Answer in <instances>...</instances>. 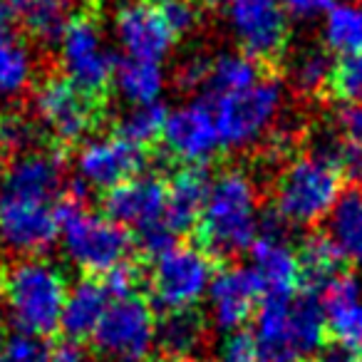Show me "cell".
Here are the masks:
<instances>
[{"label": "cell", "mask_w": 362, "mask_h": 362, "mask_svg": "<svg viewBox=\"0 0 362 362\" xmlns=\"http://www.w3.org/2000/svg\"><path fill=\"white\" fill-rule=\"evenodd\" d=\"M261 209L253 179L241 169L221 171L211 179L199 216V238L209 256L233 258L251 251L261 236Z\"/></svg>", "instance_id": "6da1fadb"}, {"label": "cell", "mask_w": 362, "mask_h": 362, "mask_svg": "<svg viewBox=\"0 0 362 362\" xmlns=\"http://www.w3.org/2000/svg\"><path fill=\"white\" fill-rule=\"evenodd\" d=\"M337 146H317L283 166L273 187V209L281 221L313 226L327 218L342 194V171L335 161Z\"/></svg>", "instance_id": "7a4b0ae2"}, {"label": "cell", "mask_w": 362, "mask_h": 362, "mask_svg": "<svg viewBox=\"0 0 362 362\" xmlns=\"http://www.w3.org/2000/svg\"><path fill=\"white\" fill-rule=\"evenodd\" d=\"M0 298L18 330L50 337L60 330L67 283L60 268L45 258H21L0 276Z\"/></svg>", "instance_id": "3957f363"}, {"label": "cell", "mask_w": 362, "mask_h": 362, "mask_svg": "<svg viewBox=\"0 0 362 362\" xmlns=\"http://www.w3.org/2000/svg\"><path fill=\"white\" fill-rule=\"evenodd\" d=\"M57 241L67 261L90 276H107L124 266L132 253V238L124 226L77 202L60 206Z\"/></svg>", "instance_id": "277c9868"}, {"label": "cell", "mask_w": 362, "mask_h": 362, "mask_svg": "<svg viewBox=\"0 0 362 362\" xmlns=\"http://www.w3.org/2000/svg\"><path fill=\"white\" fill-rule=\"evenodd\" d=\"M206 100L214 107L223 149H248L266 139L278 124L286 105V92L278 80L261 77L246 90Z\"/></svg>", "instance_id": "5b68a950"}, {"label": "cell", "mask_w": 362, "mask_h": 362, "mask_svg": "<svg viewBox=\"0 0 362 362\" xmlns=\"http://www.w3.org/2000/svg\"><path fill=\"white\" fill-rule=\"evenodd\" d=\"M166 184L159 176L139 174L107 192L105 214L124 228H134L136 241L144 251L161 253L174 246V233L164 221Z\"/></svg>", "instance_id": "8992f818"}, {"label": "cell", "mask_w": 362, "mask_h": 362, "mask_svg": "<svg viewBox=\"0 0 362 362\" xmlns=\"http://www.w3.org/2000/svg\"><path fill=\"white\" fill-rule=\"evenodd\" d=\"M214 278V258L202 246L174 243L154 256L149 291L156 305L166 313L192 310L209 296Z\"/></svg>", "instance_id": "52a82bcc"}, {"label": "cell", "mask_w": 362, "mask_h": 362, "mask_svg": "<svg viewBox=\"0 0 362 362\" xmlns=\"http://www.w3.org/2000/svg\"><path fill=\"white\" fill-rule=\"evenodd\" d=\"M57 57L70 85L97 97L112 85L117 62L100 23L90 16L70 18L57 35Z\"/></svg>", "instance_id": "ba28073f"}, {"label": "cell", "mask_w": 362, "mask_h": 362, "mask_svg": "<svg viewBox=\"0 0 362 362\" xmlns=\"http://www.w3.org/2000/svg\"><path fill=\"white\" fill-rule=\"evenodd\" d=\"M90 340L97 355L107 362H146L156 347L154 308L136 293L117 298Z\"/></svg>", "instance_id": "9c48e42d"}, {"label": "cell", "mask_w": 362, "mask_h": 362, "mask_svg": "<svg viewBox=\"0 0 362 362\" xmlns=\"http://www.w3.org/2000/svg\"><path fill=\"white\" fill-rule=\"evenodd\" d=\"M60 233L55 199L0 189V246L23 258L47 251Z\"/></svg>", "instance_id": "30bf717a"}, {"label": "cell", "mask_w": 362, "mask_h": 362, "mask_svg": "<svg viewBox=\"0 0 362 362\" xmlns=\"http://www.w3.org/2000/svg\"><path fill=\"white\" fill-rule=\"evenodd\" d=\"M33 112L40 129L60 144L87 141L97 122V107L90 95L80 92L65 77H50L33 95Z\"/></svg>", "instance_id": "8fae6325"}, {"label": "cell", "mask_w": 362, "mask_h": 362, "mask_svg": "<svg viewBox=\"0 0 362 362\" xmlns=\"http://www.w3.org/2000/svg\"><path fill=\"white\" fill-rule=\"evenodd\" d=\"M226 25L251 60L281 55L288 40V13L281 0H226Z\"/></svg>", "instance_id": "7c38bea8"}, {"label": "cell", "mask_w": 362, "mask_h": 362, "mask_svg": "<svg viewBox=\"0 0 362 362\" xmlns=\"http://www.w3.org/2000/svg\"><path fill=\"white\" fill-rule=\"evenodd\" d=\"M166 151L184 166H202L223 149L214 107L206 97L184 102L166 115L161 132Z\"/></svg>", "instance_id": "4fadbf2b"}, {"label": "cell", "mask_w": 362, "mask_h": 362, "mask_svg": "<svg viewBox=\"0 0 362 362\" xmlns=\"http://www.w3.org/2000/svg\"><path fill=\"white\" fill-rule=\"evenodd\" d=\"M144 166V149L115 136H92L82 141L75 156L77 181L82 189L112 192L124 181L139 176Z\"/></svg>", "instance_id": "5bb4252c"}, {"label": "cell", "mask_w": 362, "mask_h": 362, "mask_svg": "<svg viewBox=\"0 0 362 362\" xmlns=\"http://www.w3.org/2000/svg\"><path fill=\"white\" fill-rule=\"evenodd\" d=\"M112 30H115L117 45L124 50L129 60L156 62V65H161V60L169 55L176 40L161 13L141 0L127 3L117 11Z\"/></svg>", "instance_id": "9a60e30c"}, {"label": "cell", "mask_w": 362, "mask_h": 362, "mask_svg": "<svg viewBox=\"0 0 362 362\" xmlns=\"http://www.w3.org/2000/svg\"><path fill=\"white\" fill-rule=\"evenodd\" d=\"M251 263L263 300L296 298V291L300 286V261H298V251H293L281 228H261V236L251 248Z\"/></svg>", "instance_id": "2e32d148"}, {"label": "cell", "mask_w": 362, "mask_h": 362, "mask_svg": "<svg viewBox=\"0 0 362 362\" xmlns=\"http://www.w3.org/2000/svg\"><path fill=\"white\" fill-rule=\"evenodd\" d=\"M206 298L214 327L231 335L236 330H243V325L256 313L258 298L263 296L251 268L231 266L214 278Z\"/></svg>", "instance_id": "e0dca14e"}, {"label": "cell", "mask_w": 362, "mask_h": 362, "mask_svg": "<svg viewBox=\"0 0 362 362\" xmlns=\"http://www.w3.org/2000/svg\"><path fill=\"white\" fill-rule=\"evenodd\" d=\"M65 184V166L55 151L35 149L13 159V164L3 174V187L8 192L35 194V197L55 199L60 197Z\"/></svg>", "instance_id": "ac0fdd59"}, {"label": "cell", "mask_w": 362, "mask_h": 362, "mask_svg": "<svg viewBox=\"0 0 362 362\" xmlns=\"http://www.w3.org/2000/svg\"><path fill=\"white\" fill-rule=\"evenodd\" d=\"M112 296L105 281L97 278H82L67 291L65 308H62L60 330L65 332L67 342H80L92 337L100 320L105 317Z\"/></svg>", "instance_id": "d6986e66"}, {"label": "cell", "mask_w": 362, "mask_h": 362, "mask_svg": "<svg viewBox=\"0 0 362 362\" xmlns=\"http://www.w3.org/2000/svg\"><path fill=\"white\" fill-rule=\"evenodd\" d=\"M209 189H211V179L202 166H184L171 176L169 187H166L164 221L174 236L199 223Z\"/></svg>", "instance_id": "ffe728a7"}, {"label": "cell", "mask_w": 362, "mask_h": 362, "mask_svg": "<svg viewBox=\"0 0 362 362\" xmlns=\"http://www.w3.org/2000/svg\"><path fill=\"white\" fill-rule=\"evenodd\" d=\"M35 80V60L30 47L18 35L13 13L0 8V100L25 95Z\"/></svg>", "instance_id": "44dd1931"}, {"label": "cell", "mask_w": 362, "mask_h": 362, "mask_svg": "<svg viewBox=\"0 0 362 362\" xmlns=\"http://www.w3.org/2000/svg\"><path fill=\"white\" fill-rule=\"evenodd\" d=\"M206 345V320L197 310H171L156 322L161 362H197Z\"/></svg>", "instance_id": "7402d4cb"}, {"label": "cell", "mask_w": 362, "mask_h": 362, "mask_svg": "<svg viewBox=\"0 0 362 362\" xmlns=\"http://www.w3.org/2000/svg\"><path fill=\"white\" fill-rule=\"evenodd\" d=\"M327 241L340 261L362 266V187L342 192L327 214Z\"/></svg>", "instance_id": "603a6c76"}, {"label": "cell", "mask_w": 362, "mask_h": 362, "mask_svg": "<svg viewBox=\"0 0 362 362\" xmlns=\"http://www.w3.org/2000/svg\"><path fill=\"white\" fill-rule=\"evenodd\" d=\"M112 85H115L117 95L129 107L156 105L159 97L164 95L166 75L161 70V65H156V62H141L124 57L117 65Z\"/></svg>", "instance_id": "cb8c5ba5"}, {"label": "cell", "mask_w": 362, "mask_h": 362, "mask_svg": "<svg viewBox=\"0 0 362 362\" xmlns=\"http://www.w3.org/2000/svg\"><path fill=\"white\" fill-rule=\"evenodd\" d=\"M288 330H291L293 347L300 352V357L320 350L327 335V317L317 293L308 291L293 298L291 313H288Z\"/></svg>", "instance_id": "d4e9b609"}, {"label": "cell", "mask_w": 362, "mask_h": 362, "mask_svg": "<svg viewBox=\"0 0 362 362\" xmlns=\"http://www.w3.org/2000/svg\"><path fill=\"white\" fill-rule=\"evenodd\" d=\"M261 77L263 72L258 70L256 60H251L243 52H223V55L211 57L206 85H204L206 95L204 97H218L228 95V92L246 90V87H251Z\"/></svg>", "instance_id": "484cf974"}, {"label": "cell", "mask_w": 362, "mask_h": 362, "mask_svg": "<svg viewBox=\"0 0 362 362\" xmlns=\"http://www.w3.org/2000/svg\"><path fill=\"white\" fill-rule=\"evenodd\" d=\"M322 37L342 57L362 55V3H335L325 13Z\"/></svg>", "instance_id": "4316f807"}, {"label": "cell", "mask_w": 362, "mask_h": 362, "mask_svg": "<svg viewBox=\"0 0 362 362\" xmlns=\"http://www.w3.org/2000/svg\"><path fill=\"white\" fill-rule=\"evenodd\" d=\"M70 0H8V11L23 23L33 35L50 40L65 28Z\"/></svg>", "instance_id": "83f0119b"}, {"label": "cell", "mask_w": 362, "mask_h": 362, "mask_svg": "<svg viewBox=\"0 0 362 362\" xmlns=\"http://www.w3.org/2000/svg\"><path fill=\"white\" fill-rule=\"evenodd\" d=\"M298 261H300V283H308V291L313 288V293H320V288L337 273L340 256L327 236H310L303 241Z\"/></svg>", "instance_id": "f1b7e54d"}, {"label": "cell", "mask_w": 362, "mask_h": 362, "mask_svg": "<svg viewBox=\"0 0 362 362\" xmlns=\"http://www.w3.org/2000/svg\"><path fill=\"white\" fill-rule=\"evenodd\" d=\"M166 115H169V112L161 107V102H156V105L129 107V110L119 117V122H117V134H119L122 139L132 141V144L144 149L156 136H161Z\"/></svg>", "instance_id": "f546056e"}, {"label": "cell", "mask_w": 362, "mask_h": 362, "mask_svg": "<svg viewBox=\"0 0 362 362\" xmlns=\"http://www.w3.org/2000/svg\"><path fill=\"white\" fill-rule=\"evenodd\" d=\"M335 62L322 50H305L293 62V82L305 95H317L320 90L330 87Z\"/></svg>", "instance_id": "4dcf8cb0"}, {"label": "cell", "mask_w": 362, "mask_h": 362, "mask_svg": "<svg viewBox=\"0 0 362 362\" xmlns=\"http://www.w3.org/2000/svg\"><path fill=\"white\" fill-rule=\"evenodd\" d=\"M37 136H40V127L30 117L21 115V112H8L0 117V146H3V151H13L18 156L35 151Z\"/></svg>", "instance_id": "1f68e13d"}, {"label": "cell", "mask_w": 362, "mask_h": 362, "mask_svg": "<svg viewBox=\"0 0 362 362\" xmlns=\"http://www.w3.org/2000/svg\"><path fill=\"white\" fill-rule=\"evenodd\" d=\"M327 317V335L347 352H362V300L350 308L330 313Z\"/></svg>", "instance_id": "d6a6232c"}, {"label": "cell", "mask_w": 362, "mask_h": 362, "mask_svg": "<svg viewBox=\"0 0 362 362\" xmlns=\"http://www.w3.org/2000/svg\"><path fill=\"white\" fill-rule=\"evenodd\" d=\"M317 296H320L325 315H330V313L342 310V308H350L362 300V281L357 273L337 271L335 276L320 288Z\"/></svg>", "instance_id": "836d02e7"}, {"label": "cell", "mask_w": 362, "mask_h": 362, "mask_svg": "<svg viewBox=\"0 0 362 362\" xmlns=\"http://www.w3.org/2000/svg\"><path fill=\"white\" fill-rule=\"evenodd\" d=\"M50 352L52 347H47L45 337L16 330L3 340L0 362H50Z\"/></svg>", "instance_id": "e575fe53"}, {"label": "cell", "mask_w": 362, "mask_h": 362, "mask_svg": "<svg viewBox=\"0 0 362 362\" xmlns=\"http://www.w3.org/2000/svg\"><path fill=\"white\" fill-rule=\"evenodd\" d=\"M330 87L347 105L362 102V55L340 57V62H335Z\"/></svg>", "instance_id": "d590c367"}, {"label": "cell", "mask_w": 362, "mask_h": 362, "mask_svg": "<svg viewBox=\"0 0 362 362\" xmlns=\"http://www.w3.org/2000/svg\"><path fill=\"white\" fill-rule=\"evenodd\" d=\"M156 11L161 13L164 23L176 37L189 35L199 25V8L194 6V0H166Z\"/></svg>", "instance_id": "8d00e7d4"}, {"label": "cell", "mask_w": 362, "mask_h": 362, "mask_svg": "<svg viewBox=\"0 0 362 362\" xmlns=\"http://www.w3.org/2000/svg\"><path fill=\"white\" fill-rule=\"evenodd\" d=\"M223 362H256L258 347H256V337L248 330H236L226 337L223 342Z\"/></svg>", "instance_id": "74e56055"}, {"label": "cell", "mask_w": 362, "mask_h": 362, "mask_svg": "<svg viewBox=\"0 0 362 362\" xmlns=\"http://www.w3.org/2000/svg\"><path fill=\"white\" fill-rule=\"evenodd\" d=\"M209 65H211V57L194 55L189 60H184V65L179 67V85L184 90H204L209 77Z\"/></svg>", "instance_id": "f35d334b"}, {"label": "cell", "mask_w": 362, "mask_h": 362, "mask_svg": "<svg viewBox=\"0 0 362 362\" xmlns=\"http://www.w3.org/2000/svg\"><path fill=\"white\" fill-rule=\"evenodd\" d=\"M335 161H337V166H340L342 174L350 176L355 184H362V146L360 144L340 141Z\"/></svg>", "instance_id": "ab89813d"}, {"label": "cell", "mask_w": 362, "mask_h": 362, "mask_svg": "<svg viewBox=\"0 0 362 362\" xmlns=\"http://www.w3.org/2000/svg\"><path fill=\"white\" fill-rule=\"evenodd\" d=\"M105 286L107 291H110L112 300H117V298H127V296H134V286H136V273L132 266H119L115 268L112 273H107L105 276Z\"/></svg>", "instance_id": "60d3db41"}, {"label": "cell", "mask_w": 362, "mask_h": 362, "mask_svg": "<svg viewBox=\"0 0 362 362\" xmlns=\"http://www.w3.org/2000/svg\"><path fill=\"white\" fill-rule=\"evenodd\" d=\"M337 124H340V132L345 134V141L362 146V102L342 107L340 115H337Z\"/></svg>", "instance_id": "b9f144b4"}, {"label": "cell", "mask_w": 362, "mask_h": 362, "mask_svg": "<svg viewBox=\"0 0 362 362\" xmlns=\"http://www.w3.org/2000/svg\"><path fill=\"white\" fill-rule=\"evenodd\" d=\"M281 3H283V8H286L288 16L308 21V18L325 16L337 0H281Z\"/></svg>", "instance_id": "7bdbcfd3"}, {"label": "cell", "mask_w": 362, "mask_h": 362, "mask_svg": "<svg viewBox=\"0 0 362 362\" xmlns=\"http://www.w3.org/2000/svg\"><path fill=\"white\" fill-rule=\"evenodd\" d=\"M50 362H90V357L77 342H62V345L52 347Z\"/></svg>", "instance_id": "ee69618b"}, {"label": "cell", "mask_w": 362, "mask_h": 362, "mask_svg": "<svg viewBox=\"0 0 362 362\" xmlns=\"http://www.w3.org/2000/svg\"><path fill=\"white\" fill-rule=\"evenodd\" d=\"M342 362H362V355H360V352H350V355H347Z\"/></svg>", "instance_id": "f6af8a7d"}, {"label": "cell", "mask_w": 362, "mask_h": 362, "mask_svg": "<svg viewBox=\"0 0 362 362\" xmlns=\"http://www.w3.org/2000/svg\"><path fill=\"white\" fill-rule=\"evenodd\" d=\"M3 154H6V151H3V146H0V181H3V174H6V161H3Z\"/></svg>", "instance_id": "bcb514c9"}, {"label": "cell", "mask_w": 362, "mask_h": 362, "mask_svg": "<svg viewBox=\"0 0 362 362\" xmlns=\"http://www.w3.org/2000/svg\"><path fill=\"white\" fill-rule=\"evenodd\" d=\"M141 3H146V6H151V8H159V6H164L166 0H141Z\"/></svg>", "instance_id": "7dc6e473"}, {"label": "cell", "mask_w": 362, "mask_h": 362, "mask_svg": "<svg viewBox=\"0 0 362 362\" xmlns=\"http://www.w3.org/2000/svg\"><path fill=\"white\" fill-rule=\"evenodd\" d=\"M0 355H3V337H0Z\"/></svg>", "instance_id": "c3c4849f"}, {"label": "cell", "mask_w": 362, "mask_h": 362, "mask_svg": "<svg viewBox=\"0 0 362 362\" xmlns=\"http://www.w3.org/2000/svg\"><path fill=\"white\" fill-rule=\"evenodd\" d=\"M202 3H216V0H202Z\"/></svg>", "instance_id": "681fc988"}, {"label": "cell", "mask_w": 362, "mask_h": 362, "mask_svg": "<svg viewBox=\"0 0 362 362\" xmlns=\"http://www.w3.org/2000/svg\"><path fill=\"white\" fill-rule=\"evenodd\" d=\"M90 3H102V0H90Z\"/></svg>", "instance_id": "f907efd6"}]
</instances>
